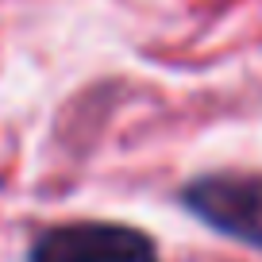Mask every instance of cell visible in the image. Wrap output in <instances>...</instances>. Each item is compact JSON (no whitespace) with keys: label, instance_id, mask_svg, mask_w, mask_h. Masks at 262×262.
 Returning a JSON list of instances; mask_svg holds the SVG:
<instances>
[{"label":"cell","instance_id":"cell-1","mask_svg":"<svg viewBox=\"0 0 262 262\" xmlns=\"http://www.w3.org/2000/svg\"><path fill=\"white\" fill-rule=\"evenodd\" d=\"M27 262H162L147 231L112 220H74L47 228L27 251Z\"/></svg>","mask_w":262,"mask_h":262},{"label":"cell","instance_id":"cell-2","mask_svg":"<svg viewBox=\"0 0 262 262\" xmlns=\"http://www.w3.org/2000/svg\"><path fill=\"white\" fill-rule=\"evenodd\" d=\"M181 205L205 228L262 251V173H205L181 189Z\"/></svg>","mask_w":262,"mask_h":262}]
</instances>
